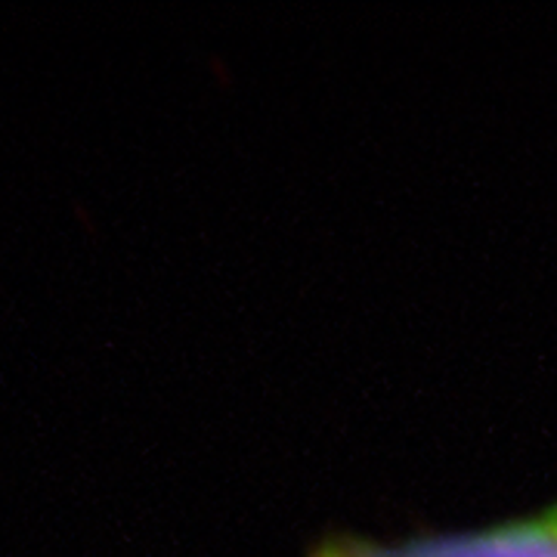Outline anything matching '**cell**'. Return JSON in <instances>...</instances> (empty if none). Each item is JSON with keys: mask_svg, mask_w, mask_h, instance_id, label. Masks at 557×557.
Listing matches in <instances>:
<instances>
[{"mask_svg": "<svg viewBox=\"0 0 557 557\" xmlns=\"http://www.w3.org/2000/svg\"><path fill=\"white\" fill-rule=\"evenodd\" d=\"M307 557H557V502L536 515L456 533H421L391 542L332 533L319 539Z\"/></svg>", "mask_w": 557, "mask_h": 557, "instance_id": "1", "label": "cell"}]
</instances>
